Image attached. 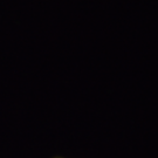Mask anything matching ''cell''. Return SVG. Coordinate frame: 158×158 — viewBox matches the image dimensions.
Returning a JSON list of instances; mask_svg holds the SVG:
<instances>
[{
	"label": "cell",
	"instance_id": "obj_1",
	"mask_svg": "<svg viewBox=\"0 0 158 158\" xmlns=\"http://www.w3.org/2000/svg\"><path fill=\"white\" fill-rule=\"evenodd\" d=\"M55 158H62V157H55Z\"/></svg>",
	"mask_w": 158,
	"mask_h": 158
}]
</instances>
